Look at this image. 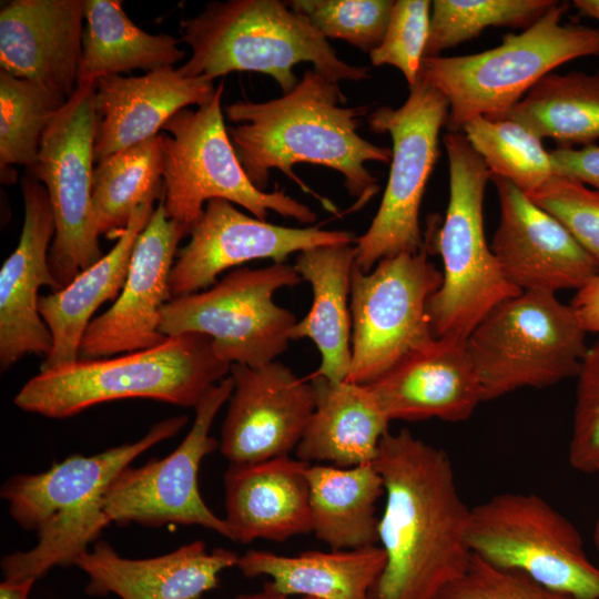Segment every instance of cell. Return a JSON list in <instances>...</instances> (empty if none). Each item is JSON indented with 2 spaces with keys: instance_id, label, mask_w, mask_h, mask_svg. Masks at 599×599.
Returning a JSON list of instances; mask_svg holds the SVG:
<instances>
[{
  "instance_id": "4316f807",
  "label": "cell",
  "mask_w": 599,
  "mask_h": 599,
  "mask_svg": "<svg viewBox=\"0 0 599 599\" xmlns=\"http://www.w3.org/2000/svg\"><path fill=\"white\" fill-rule=\"evenodd\" d=\"M153 203L134 211L111 251L62 290L40 297L39 312L52 336V348L40 372L79 359L81 341L94 312L119 296L124 285L135 241L154 212Z\"/></svg>"
},
{
  "instance_id": "ee69618b",
  "label": "cell",
  "mask_w": 599,
  "mask_h": 599,
  "mask_svg": "<svg viewBox=\"0 0 599 599\" xmlns=\"http://www.w3.org/2000/svg\"><path fill=\"white\" fill-rule=\"evenodd\" d=\"M35 579H6L0 583V599H28Z\"/></svg>"
},
{
  "instance_id": "ab89813d",
  "label": "cell",
  "mask_w": 599,
  "mask_h": 599,
  "mask_svg": "<svg viewBox=\"0 0 599 599\" xmlns=\"http://www.w3.org/2000/svg\"><path fill=\"white\" fill-rule=\"evenodd\" d=\"M568 460L585 474H599V338L583 357L577 375Z\"/></svg>"
},
{
  "instance_id": "d4e9b609",
  "label": "cell",
  "mask_w": 599,
  "mask_h": 599,
  "mask_svg": "<svg viewBox=\"0 0 599 599\" xmlns=\"http://www.w3.org/2000/svg\"><path fill=\"white\" fill-rule=\"evenodd\" d=\"M308 465L290 456L230 464L224 474L230 540L282 542L312 532Z\"/></svg>"
},
{
  "instance_id": "c3c4849f",
  "label": "cell",
  "mask_w": 599,
  "mask_h": 599,
  "mask_svg": "<svg viewBox=\"0 0 599 599\" xmlns=\"http://www.w3.org/2000/svg\"><path fill=\"white\" fill-rule=\"evenodd\" d=\"M302 599H317V598L304 597Z\"/></svg>"
},
{
  "instance_id": "277c9868",
  "label": "cell",
  "mask_w": 599,
  "mask_h": 599,
  "mask_svg": "<svg viewBox=\"0 0 599 599\" xmlns=\"http://www.w3.org/2000/svg\"><path fill=\"white\" fill-rule=\"evenodd\" d=\"M231 363L199 333L167 337L118 357L82 359L39 372L18 392L20 409L68 418L101 403L148 398L195 408L205 392L230 375Z\"/></svg>"
},
{
  "instance_id": "f35d334b",
  "label": "cell",
  "mask_w": 599,
  "mask_h": 599,
  "mask_svg": "<svg viewBox=\"0 0 599 599\" xmlns=\"http://www.w3.org/2000/svg\"><path fill=\"white\" fill-rule=\"evenodd\" d=\"M558 220L578 244L599 262V191L558 174L528 195Z\"/></svg>"
},
{
  "instance_id": "f1b7e54d",
  "label": "cell",
  "mask_w": 599,
  "mask_h": 599,
  "mask_svg": "<svg viewBox=\"0 0 599 599\" xmlns=\"http://www.w3.org/2000/svg\"><path fill=\"white\" fill-rule=\"evenodd\" d=\"M385 565L386 555L376 545L296 556L252 549L240 556L236 568L247 578L270 577L267 583L287 597L372 599L370 591Z\"/></svg>"
},
{
  "instance_id": "d6986e66",
  "label": "cell",
  "mask_w": 599,
  "mask_h": 599,
  "mask_svg": "<svg viewBox=\"0 0 599 599\" xmlns=\"http://www.w3.org/2000/svg\"><path fill=\"white\" fill-rule=\"evenodd\" d=\"M500 221L490 248L506 278L521 292L582 287L599 262L567 229L511 182L493 176Z\"/></svg>"
},
{
  "instance_id": "9a60e30c",
  "label": "cell",
  "mask_w": 599,
  "mask_h": 599,
  "mask_svg": "<svg viewBox=\"0 0 599 599\" xmlns=\"http://www.w3.org/2000/svg\"><path fill=\"white\" fill-rule=\"evenodd\" d=\"M232 392L230 375L211 386L195 407L190 432L171 454L138 468L128 466L113 479L104 497L111 522L148 527L196 525L231 539L224 518L217 517L203 500L197 477L202 460L220 445L210 430Z\"/></svg>"
},
{
  "instance_id": "ac0fdd59",
  "label": "cell",
  "mask_w": 599,
  "mask_h": 599,
  "mask_svg": "<svg viewBox=\"0 0 599 599\" xmlns=\"http://www.w3.org/2000/svg\"><path fill=\"white\" fill-rule=\"evenodd\" d=\"M185 231L166 215L160 201L139 234L124 285L113 305L93 318L81 341L79 358L97 359L154 347L162 307L171 300L170 274Z\"/></svg>"
},
{
  "instance_id": "83f0119b",
  "label": "cell",
  "mask_w": 599,
  "mask_h": 599,
  "mask_svg": "<svg viewBox=\"0 0 599 599\" xmlns=\"http://www.w3.org/2000/svg\"><path fill=\"white\" fill-rule=\"evenodd\" d=\"M353 244L322 246L297 253L294 267L312 286L309 312L291 331V339L309 338L321 353L312 375L343 382L348 377L352 352V317L348 307L351 276L355 265Z\"/></svg>"
},
{
  "instance_id": "1f68e13d",
  "label": "cell",
  "mask_w": 599,
  "mask_h": 599,
  "mask_svg": "<svg viewBox=\"0 0 599 599\" xmlns=\"http://www.w3.org/2000/svg\"><path fill=\"white\" fill-rule=\"evenodd\" d=\"M494 119L515 121L558 146L593 144L599 140V70L550 72L518 103Z\"/></svg>"
},
{
  "instance_id": "44dd1931",
  "label": "cell",
  "mask_w": 599,
  "mask_h": 599,
  "mask_svg": "<svg viewBox=\"0 0 599 599\" xmlns=\"http://www.w3.org/2000/svg\"><path fill=\"white\" fill-rule=\"evenodd\" d=\"M84 0H12L0 11V69L67 100L78 87Z\"/></svg>"
},
{
  "instance_id": "603a6c76",
  "label": "cell",
  "mask_w": 599,
  "mask_h": 599,
  "mask_svg": "<svg viewBox=\"0 0 599 599\" xmlns=\"http://www.w3.org/2000/svg\"><path fill=\"white\" fill-rule=\"evenodd\" d=\"M240 555L225 548L206 550L202 540L169 554L124 558L105 541L81 555L74 566L85 572L89 596L113 593L121 599H202L219 587L221 573L236 567Z\"/></svg>"
},
{
  "instance_id": "ba28073f",
  "label": "cell",
  "mask_w": 599,
  "mask_h": 599,
  "mask_svg": "<svg viewBox=\"0 0 599 599\" xmlns=\"http://www.w3.org/2000/svg\"><path fill=\"white\" fill-rule=\"evenodd\" d=\"M221 82L210 101L171 118L163 135V194L166 215L190 235L210 200L238 204L266 221L268 211L303 224L316 213L282 190H258L242 167L224 123Z\"/></svg>"
},
{
  "instance_id": "74e56055",
  "label": "cell",
  "mask_w": 599,
  "mask_h": 599,
  "mask_svg": "<svg viewBox=\"0 0 599 599\" xmlns=\"http://www.w3.org/2000/svg\"><path fill=\"white\" fill-rule=\"evenodd\" d=\"M432 1H394L380 44L369 53L374 67L398 69L408 87L417 80L429 35Z\"/></svg>"
},
{
  "instance_id": "d6a6232c",
  "label": "cell",
  "mask_w": 599,
  "mask_h": 599,
  "mask_svg": "<svg viewBox=\"0 0 599 599\" xmlns=\"http://www.w3.org/2000/svg\"><path fill=\"white\" fill-rule=\"evenodd\" d=\"M162 134L99 161L91 191L97 234L119 237L139 206L162 197Z\"/></svg>"
},
{
  "instance_id": "60d3db41",
  "label": "cell",
  "mask_w": 599,
  "mask_h": 599,
  "mask_svg": "<svg viewBox=\"0 0 599 599\" xmlns=\"http://www.w3.org/2000/svg\"><path fill=\"white\" fill-rule=\"evenodd\" d=\"M435 599H577L545 588L528 576L495 567L473 554L463 576Z\"/></svg>"
},
{
  "instance_id": "7402d4cb",
  "label": "cell",
  "mask_w": 599,
  "mask_h": 599,
  "mask_svg": "<svg viewBox=\"0 0 599 599\" xmlns=\"http://www.w3.org/2000/svg\"><path fill=\"white\" fill-rule=\"evenodd\" d=\"M389 420L468 419L484 402L466 339L440 337L367 384Z\"/></svg>"
},
{
  "instance_id": "7dc6e473",
  "label": "cell",
  "mask_w": 599,
  "mask_h": 599,
  "mask_svg": "<svg viewBox=\"0 0 599 599\" xmlns=\"http://www.w3.org/2000/svg\"><path fill=\"white\" fill-rule=\"evenodd\" d=\"M593 542H595L596 548H597V550L599 552V517L597 519L595 530H593Z\"/></svg>"
},
{
  "instance_id": "e0dca14e",
  "label": "cell",
  "mask_w": 599,
  "mask_h": 599,
  "mask_svg": "<svg viewBox=\"0 0 599 599\" xmlns=\"http://www.w3.org/2000/svg\"><path fill=\"white\" fill-rule=\"evenodd\" d=\"M233 392L224 418L220 451L230 464L290 456L315 407L309 380L284 364H232Z\"/></svg>"
},
{
  "instance_id": "cb8c5ba5",
  "label": "cell",
  "mask_w": 599,
  "mask_h": 599,
  "mask_svg": "<svg viewBox=\"0 0 599 599\" xmlns=\"http://www.w3.org/2000/svg\"><path fill=\"white\" fill-rule=\"evenodd\" d=\"M216 88L204 77H184L162 68L138 77L120 74L95 83L94 160L114 154L159 134L165 123L189 105H203Z\"/></svg>"
},
{
  "instance_id": "7c38bea8",
  "label": "cell",
  "mask_w": 599,
  "mask_h": 599,
  "mask_svg": "<svg viewBox=\"0 0 599 599\" xmlns=\"http://www.w3.org/2000/svg\"><path fill=\"white\" fill-rule=\"evenodd\" d=\"M448 114L447 99L420 78L399 108L383 105L369 114V129L389 133L393 148L380 205L355 243V265L361 271L369 272L384 258L424 246L419 209L439 156V134Z\"/></svg>"
},
{
  "instance_id": "4dcf8cb0",
  "label": "cell",
  "mask_w": 599,
  "mask_h": 599,
  "mask_svg": "<svg viewBox=\"0 0 599 599\" xmlns=\"http://www.w3.org/2000/svg\"><path fill=\"white\" fill-rule=\"evenodd\" d=\"M179 42L138 27L120 0H84L78 85L135 69L150 72L173 67L185 55Z\"/></svg>"
},
{
  "instance_id": "8992f818",
  "label": "cell",
  "mask_w": 599,
  "mask_h": 599,
  "mask_svg": "<svg viewBox=\"0 0 599 599\" xmlns=\"http://www.w3.org/2000/svg\"><path fill=\"white\" fill-rule=\"evenodd\" d=\"M568 8L557 1L522 32L507 33L499 45L479 53L423 59L418 78L449 103L448 132H461L477 116H499L554 69L599 55V28L562 23Z\"/></svg>"
},
{
  "instance_id": "836d02e7",
  "label": "cell",
  "mask_w": 599,
  "mask_h": 599,
  "mask_svg": "<svg viewBox=\"0 0 599 599\" xmlns=\"http://www.w3.org/2000/svg\"><path fill=\"white\" fill-rule=\"evenodd\" d=\"M461 132L491 177L507 180L527 195L538 191L555 174L541 139L515 121L477 116L468 121Z\"/></svg>"
},
{
  "instance_id": "d590c367",
  "label": "cell",
  "mask_w": 599,
  "mask_h": 599,
  "mask_svg": "<svg viewBox=\"0 0 599 599\" xmlns=\"http://www.w3.org/2000/svg\"><path fill=\"white\" fill-rule=\"evenodd\" d=\"M556 0H434L425 58L474 39L489 27L522 28L540 19Z\"/></svg>"
},
{
  "instance_id": "2e32d148",
  "label": "cell",
  "mask_w": 599,
  "mask_h": 599,
  "mask_svg": "<svg viewBox=\"0 0 599 599\" xmlns=\"http://www.w3.org/2000/svg\"><path fill=\"white\" fill-rule=\"evenodd\" d=\"M356 240L346 231L272 224L244 214L226 200L213 199L192 229L187 244L176 253L170 292L175 297L203 291L215 284L222 272L253 260L285 263L293 253L355 244Z\"/></svg>"
},
{
  "instance_id": "e575fe53",
  "label": "cell",
  "mask_w": 599,
  "mask_h": 599,
  "mask_svg": "<svg viewBox=\"0 0 599 599\" xmlns=\"http://www.w3.org/2000/svg\"><path fill=\"white\" fill-rule=\"evenodd\" d=\"M68 100L0 69V166L32 169L41 139Z\"/></svg>"
},
{
  "instance_id": "8fae6325",
  "label": "cell",
  "mask_w": 599,
  "mask_h": 599,
  "mask_svg": "<svg viewBox=\"0 0 599 599\" xmlns=\"http://www.w3.org/2000/svg\"><path fill=\"white\" fill-rule=\"evenodd\" d=\"M302 281L287 263L232 270L209 290L172 297L162 307L160 332L166 337L203 334L226 362L264 365L287 349L297 322L274 295Z\"/></svg>"
},
{
  "instance_id": "bcb514c9",
  "label": "cell",
  "mask_w": 599,
  "mask_h": 599,
  "mask_svg": "<svg viewBox=\"0 0 599 599\" xmlns=\"http://www.w3.org/2000/svg\"><path fill=\"white\" fill-rule=\"evenodd\" d=\"M234 599H291L287 596H284L275 591L267 582L264 585V588L261 591L240 595Z\"/></svg>"
},
{
  "instance_id": "30bf717a",
  "label": "cell",
  "mask_w": 599,
  "mask_h": 599,
  "mask_svg": "<svg viewBox=\"0 0 599 599\" xmlns=\"http://www.w3.org/2000/svg\"><path fill=\"white\" fill-rule=\"evenodd\" d=\"M437 217L429 220L424 246L379 261L374 270L356 265L351 276L352 361L347 382L367 385L409 354L435 341L427 304L443 272L429 261Z\"/></svg>"
},
{
  "instance_id": "ffe728a7",
  "label": "cell",
  "mask_w": 599,
  "mask_h": 599,
  "mask_svg": "<svg viewBox=\"0 0 599 599\" xmlns=\"http://www.w3.org/2000/svg\"><path fill=\"white\" fill-rule=\"evenodd\" d=\"M24 216L19 243L0 270V365L7 369L26 355L47 356L51 333L39 312V290H61L49 264L55 226L48 193L28 174L21 183Z\"/></svg>"
},
{
  "instance_id": "9c48e42d",
  "label": "cell",
  "mask_w": 599,
  "mask_h": 599,
  "mask_svg": "<svg viewBox=\"0 0 599 599\" xmlns=\"http://www.w3.org/2000/svg\"><path fill=\"white\" fill-rule=\"evenodd\" d=\"M587 332L556 293L525 291L490 311L466 338L483 399L577 377Z\"/></svg>"
},
{
  "instance_id": "7a4b0ae2",
  "label": "cell",
  "mask_w": 599,
  "mask_h": 599,
  "mask_svg": "<svg viewBox=\"0 0 599 599\" xmlns=\"http://www.w3.org/2000/svg\"><path fill=\"white\" fill-rule=\"evenodd\" d=\"M338 83L307 69L295 88L264 102L237 101L226 106L232 122L227 133L251 182L265 191L270 171L277 169L304 192L313 193L294 173L298 163L337 171L355 199L349 211L364 207L379 191L367 162L388 164L392 149L376 145L357 133L365 106L345 108Z\"/></svg>"
},
{
  "instance_id": "52a82bcc",
  "label": "cell",
  "mask_w": 599,
  "mask_h": 599,
  "mask_svg": "<svg viewBox=\"0 0 599 599\" xmlns=\"http://www.w3.org/2000/svg\"><path fill=\"white\" fill-rule=\"evenodd\" d=\"M449 169L446 215L435 237L443 282L427 304L436 338L466 339L497 305L521 293L504 275L484 231V196L491 174L463 132L443 136Z\"/></svg>"
},
{
  "instance_id": "4fadbf2b",
  "label": "cell",
  "mask_w": 599,
  "mask_h": 599,
  "mask_svg": "<svg viewBox=\"0 0 599 599\" xmlns=\"http://www.w3.org/2000/svg\"><path fill=\"white\" fill-rule=\"evenodd\" d=\"M468 542L495 567L577 599H599V568L578 529L538 495L502 493L471 507Z\"/></svg>"
},
{
  "instance_id": "f6af8a7d",
  "label": "cell",
  "mask_w": 599,
  "mask_h": 599,
  "mask_svg": "<svg viewBox=\"0 0 599 599\" xmlns=\"http://www.w3.org/2000/svg\"><path fill=\"white\" fill-rule=\"evenodd\" d=\"M573 7L582 14L599 21V0H575Z\"/></svg>"
},
{
  "instance_id": "5bb4252c",
  "label": "cell",
  "mask_w": 599,
  "mask_h": 599,
  "mask_svg": "<svg viewBox=\"0 0 599 599\" xmlns=\"http://www.w3.org/2000/svg\"><path fill=\"white\" fill-rule=\"evenodd\" d=\"M95 83L77 87L45 129L37 162L29 170L43 184L52 207L55 232L49 264L61 290L103 256L91 199Z\"/></svg>"
},
{
  "instance_id": "6da1fadb",
  "label": "cell",
  "mask_w": 599,
  "mask_h": 599,
  "mask_svg": "<svg viewBox=\"0 0 599 599\" xmlns=\"http://www.w3.org/2000/svg\"><path fill=\"white\" fill-rule=\"evenodd\" d=\"M374 464L384 483L378 546L385 568L372 599H435L467 570L471 507L448 455L408 429L387 432Z\"/></svg>"
},
{
  "instance_id": "b9f144b4",
  "label": "cell",
  "mask_w": 599,
  "mask_h": 599,
  "mask_svg": "<svg viewBox=\"0 0 599 599\" xmlns=\"http://www.w3.org/2000/svg\"><path fill=\"white\" fill-rule=\"evenodd\" d=\"M555 174L590 184L599 191V146L590 144L581 149L558 146L549 151Z\"/></svg>"
},
{
  "instance_id": "8d00e7d4",
  "label": "cell",
  "mask_w": 599,
  "mask_h": 599,
  "mask_svg": "<svg viewBox=\"0 0 599 599\" xmlns=\"http://www.w3.org/2000/svg\"><path fill=\"white\" fill-rule=\"evenodd\" d=\"M290 7L303 13L324 37L339 39L370 53L386 32L393 0H293Z\"/></svg>"
},
{
  "instance_id": "7bdbcfd3",
  "label": "cell",
  "mask_w": 599,
  "mask_h": 599,
  "mask_svg": "<svg viewBox=\"0 0 599 599\" xmlns=\"http://www.w3.org/2000/svg\"><path fill=\"white\" fill-rule=\"evenodd\" d=\"M570 306L587 333H599V274L577 291Z\"/></svg>"
},
{
  "instance_id": "5b68a950",
  "label": "cell",
  "mask_w": 599,
  "mask_h": 599,
  "mask_svg": "<svg viewBox=\"0 0 599 599\" xmlns=\"http://www.w3.org/2000/svg\"><path fill=\"white\" fill-rule=\"evenodd\" d=\"M181 33L192 50L176 69L184 77L214 80L233 71H255L273 78L283 94L298 83L294 67L301 62L312 63L336 83L369 78L368 67L341 60L327 39L287 1H212L181 21Z\"/></svg>"
},
{
  "instance_id": "3957f363",
  "label": "cell",
  "mask_w": 599,
  "mask_h": 599,
  "mask_svg": "<svg viewBox=\"0 0 599 599\" xmlns=\"http://www.w3.org/2000/svg\"><path fill=\"white\" fill-rule=\"evenodd\" d=\"M187 417L154 424L133 443L92 456L73 455L39 474L17 475L3 484L1 497L21 527L37 531L35 546L6 556V579H38L54 567L74 566L111 522L104 510L113 479L152 446L176 435Z\"/></svg>"
},
{
  "instance_id": "484cf974",
  "label": "cell",
  "mask_w": 599,
  "mask_h": 599,
  "mask_svg": "<svg viewBox=\"0 0 599 599\" xmlns=\"http://www.w3.org/2000/svg\"><path fill=\"white\" fill-rule=\"evenodd\" d=\"M315 407L295 448L296 458L353 467L374 461L389 418L367 385L308 377Z\"/></svg>"
},
{
  "instance_id": "f546056e",
  "label": "cell",
  "mask_w": 599,
  "mask_h": 599,
  "mask_svg": "<svg viewBox=\"0 0 599 599\" xmlns=\"http://www.w3.org/2000/svg\"><path fill=\"white\" fill-rule=\"evenodd\" d=\"M312 532L333 550L378 545L376 504L384 495L374 461L353 467L309 464Z\"/></svg>"
}]
</instances>
